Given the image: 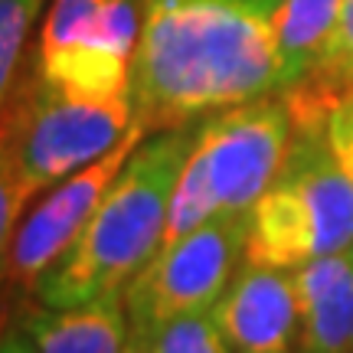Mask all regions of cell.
<instances>
[{
  "label": "cell",
  "instance_id": "21",
  "mask_svg": "<svg viewBox=\"0 0 353 353\" xmlns=\"http://www.w3.org/2000/svg\"><path fill=\"white\" fill-rule=\"evenodd\" d=\"M350 99H353V95H350Z\"/></svg>",
  "mask_w": 353,
  "mask_h": 353
},
{
  "label": "cell",
  "instance_id": "18",
  "mask_svg": "<svg viewBox=\"0 0 353 353\" xmlns=\"http://www.w3.org/2000/svg\"><path fill=\"white\" fill-rule=\"evenodd\" d=\"M0 353H37L33 341H30V334L26 327L20 324V317L17 311H0Z\"/></svg>",
  "mask_w": 353,
  "mask_h": 353
},
{
  "label": "cell",
  "instance_id": "4",
  "mask_svg": "<svg viewBox=\"0 0 353 353\" xmlns=\"http://www.w3.org/2000/svg\"><path fill=\"white\" fill-rule=\"evenodd\" d=\"M327 121H294L285 164L249 210V262L294 272L353 245V183L330 144Z\"/></svg>",
  "mask_w": 353,
  "mask_h": 353
},
{
  "label": "cell",
  "instance_id": "6",
  "mask_svg": "<svg viewBox=\"0 0 353 353\" xmlns=\"http://www.w3.org/2000/svg\"><path fill=\"white\" fill-rule=\"evenodd\" d=\"M245 236L249 216H216L190 236L157 249L121 291L131 327L157 337L176 317L213 311L245 262Z\"/></svg>",
  "mask_w": 353,
  "mask_h": 353
},
{
  "label": "cell",
  "instance_id": "7",
  "mask_svg": "<svg viewBox=\"0 0 353 353\" xmlns=\"http://www.w3.org/2000/svg\"><path fill=\"white\" fill-rule=\"evenodd\" d=\"M141 37V0H52L37 46V69L50 82L131 99V59Z\"/></svg>",
  "mask_w": 353,
  "mask_h": 353
},
{
  "label": "cell",
  "instance_id": "19",
  "mask_svg": "<svg viewBox=\"0 0 353 353\" xmlns=\"http://www.w3.org/2000/svg\"><path fill=\"white\" fill-rule=\"evenodd\" d=\"M121 353H157V337L148 330H134L128 334V343L121 347Z\"/></svg>",
  "mask_w": 353,
  "mask_h": 353
},
{
  "label": "cell",
  "instance_id": "12",
  "mask_svg": "<svg viewBox=\"0 0 353 353\" xmlns=\"http://www.w3.org/2000/svg\"><path fill=\"white\" fill-rule=\"evenodd\" d=\"M281 95L288 99L294 121L330 118V112L353 95V0H341L337 20L311 72Z\"/></svg>",
  "mask_w": 353,
  "mask_h": 353
},
{
  "label": "cell",
  "instance_id": "16",
  "mask_svg": "<svg viewBox=\"0 0 353 353\" xmlns=\"http://www.w3.org/2000/svg\"><path fill=\"white\" fill-rule=\"evenodd\" d=\"M157 353H232L210 311L170 321L157 334Z\"/></svg>",
  "mask_w": 353,
  "mask_h": 353
},
{
  "label": "cell",
  "instance_id": "13",
  "mask_svg": "<svg viewBox=\"0 0 353 353\" xmlns=\"http://www.w3.org/2000/svg\"><path fill=\"white\" fill-rule=\"evenodd\" d=\"M341 0H281L278 10V56H281V92L301 82L330 37Z\"/></svg>",
  "mask_w": 353,
  "mask_h": 353
},
{
  "label": "cell",
  "instance_id": "20",
  "mask_svg": "<svg viewBox=\"0 0 353 353\" xmlns=\"http://www.w3.org/2000/svg\"><path fill=\"white\" fill-rule=\"evenodd\" d=\"M0 311H3V298H0Z\"/></svg>",
  "mask_w": 353,
  "mask_h": 353
},
{
  "label": "cell",
  "instance_id": "15",
  "mask_svg": "<svg viewBox=\"0 0 353 353\" xmlns=\"http://www.w3.org/2000/svg\"><path fill=\"white\" fill-rule=\"evenodd\" d=\"M37 200L33 190L26 183L20 161L13 154V144L7 138V131L0 125V285H3V268H7V255H10L13 236L20 229L26 206Z\"/></svg>",
  "mask_w": 353,
  "mask_h": 353
},
{
  "label": "cell",
  "instance_id": "11",
  "mask_svg": "<svg viewBox=\"0 0 353 353\" xmlns=\"http://www.w3.org/2000/svg\"><path fill=\"white\" fill-rule=\"evenodd\" d=\"M13 311L37 353H121L131 334L125 294H105L76 307H46L20 298Z\"/></svg>",
  "mask_w": 353,
  "mask_h": 353
},
{
  "label": "cell",
  "instance_id": "14",
  "mask_svg": "<svg viewBox=\"0 0 353 353\" xmlns=\"http://www.w3.org/2000/svg\"><path fill=\"white\" fill-rule=\"evenodd\" d=\"M43 0H0V108L23 72V52Z\"/></svg>",
  "mask_w": 353,
  "mask_h": 353
},
{
  "label": "cell",
  "instance_id": "9",
  "mask_svg": "<svg viewBox=\"0 0 353 353\" xmlns=\"http://www.w3.org/2000/svg\"><path fill=\"white\" fill-rule=\"evenodd\" d=\"M210 314L232 353L298 350V288L291 268L245 259Z\"/></svg>",
  "mask_w": 353,
  "mask_h": 353
},
{
  "label": "cell",
  "instance_id": "1",
  "mask_svg": "<svg viewBox=\"0 0 353 353\" xmlns=\"http://www.w3.org/2000/svg\"><path fill=\"white\" fill-rule=\"evenodd\" d=\"M281 0H141L131 101L148 131L281 92Z\"/></svg>",
  "mask_w": 353,
  "mask_h": 353
},
{
  "label": "cell",
  "instance_id": "8",
  "mask_svg": "<svg viewBox=\"0 0 353 353\" xmlns=\"http://www.w3.org/2000/svg\"><path fill=\"white\" fill-rule=\"evenodd\" d=\"M151 131L138 121L108 154H101L99 161H92L88 167L69 174L65 180H59V183H52L50 190L39 193V200L23 213L20 229L13 236L7 268H3L0 298H7V294H13V298H26L30 294L33 298L39 278L69 252V245L85 229V223L95 213V206L114 183V176L121 174L128 157L134 154V148Z\"/></svg>",
  "mask_w": 353,
  "mask_h": 353
},
{
  "label": "cell",
  "instance_id": "5",
  "mask_svg": "<svg viewBox=\"0 0 353 353\" xmlns=\"http://www.w3.org/2000/svg\"><path fill=\"white\" fill-rule=\"evenodd\" d=\"M0 125L13 144L26 183L39 196L101 154H108L138 125L134 101L82 95L39 76L37 63L23 69L0 108Z\"/></svg>",
  "mask_w": 353,
  "mask_h": 353
},
{
  "label": "cell",
  "instance_id": "17",
  "mask_svg": "<svg viewBox=\"0 0 353 353\" xmlns=\"http://www.w3.org/2000/svg\"><path fill=\"white\" fill-rule=\"evenodd\" d=\"M327 131H330V144H334V151H337L343 170H347V176L353 183V99L341 101L330 112Z\"/></svg>",
  "mask_w": 353,
  "mask_h": 353
},
{
  "label": "cell",
  "instance_id": "10",
  "mask_svg": "<svg viewBox=\"0 0 353 353\" xmlns=\"http://www.w3.org/2000/svg\"><path fill=\"white\" fill-rule=\"evenodd\" d=\"M298 350L353 353V245L294 268Z\"/></svg>",
  "mask_w": 353,
  "mask_h": 353
},
{
  "label": "cell",
  "instance_id": "3",
  "mask_svg": "<svg viewBox=\"0 0 353 353\" xmlns=\"http://www.w3.org/2000/svg\"><path fill=\"white\" fill-rule=\"evenodd\" d=\"M291 134L294 114L281 92L200 118L174 183L161 249L216 216H249L285 164Z\"/></svg>",
  "mask_w": 353,
  "mask_h": 353
},
{
  "label": "cell",
  "instance_id": "2",
  "mask_svg": "<svg viewBox=\"0 0 353 353\" xmlns=\"http://www.w3.org/2000/svg\"><path fill=\"white\" fill-rule=\"evenodd\" d=\"M196 121L151 131L128 157L92 219L69 252L39 278L33 298L46 307H76L105 294H121L151 262L174 196V183L190 154Z\"/></svg>",
  "mask_w": 353,
  "mask_h": 353
}]
</instances>
